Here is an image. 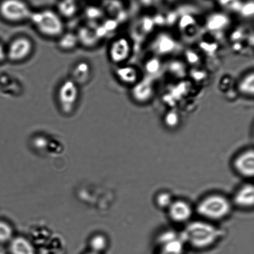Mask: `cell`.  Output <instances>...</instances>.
<instances>
[{
    "mask_svg": "<svg viewBox=\"0 0 254 254\" xmlns=\"http://www.w3.org/2000/svg\"><path fill=\"white\" fill-rule=\"evenodd\" d=\"M181 236L186 245L195 250H202L217 243L223 237V231L207 221H190L186 224Z\"/></svg>",
    "mask_w": 254,
    "mask_h": 254,
    "instance_id": "6da1fadb",
    "label": "cell"
},
{
    "mask_svg": "<svg viewBox=\"0 0 254 254\" xmlns=\"http://www.w3.org/2000/svg\"><path fill=\"white\" fill-rule=\"evenodd\" d=\"M233 208L230 199L222 194L212 193L199 201L195 211L201 220L213 223L227 218Z\"/></svg>",
    "mask_w": 254,
    "mask_h": 254,
    "instance_id": "7a4b0ae2",
    "label": "cell"
},
{
    "mask_svg": "<svg viewBox=\"0 0 254 254\" xmlns=\"http://www.w3.org/2000/svg\"><path fill=\"white\" fill-rule=\"evenodd\" d=\"M30 21L40 34L47 37H59L64 32L62 17L51 9L32 11Z\"/></svg>",
    "mask_w": 254,
    "mask_h": 254,
    "instance_id": "3957f363",
    "label": "cell"
},
{
    "mask_svg": "<svg viewBox=\"0 0 254 254\" xmlns=\"http://www.w3.org/2000/svg\"><path fill=\"white\" fill-rule=\"evenodd\" d=\"M57 101L62 113H73L79 100V86L71 79L62 82L57 91Z\"/></svg>",
    "mask_w": 254,
    "mask_h": 254,
    "instance_id": "277c9868",
    "label": "cell"
},
{
    "mask_svg": "<svg viewBox=\"0 0 254 254\" xmlns=\"http://www.w3.org/2000/svg\"><path fill=\"white\" fill-rule=\"evenodd\" d=\"M32 11L22 0H3L0 4V15L12 23L29 20Z\"/></svg>",
    "mask_w": 254,
    "mask_h": 254,
    "instance_id": "5b68a950",
    "label": "cell"
},
{
    "mask_svg": "<svg viewBox=\"0 0 254 254\" xmlns=\"http://www.w3.org/2000/svg\"><path fill=\"white\" fill-rule=\"evenodd\" d=\"M33 49L34 44L28 37H16L6 48V59L12 62L23 61L31 56Z\"/></svg>",
    "mask_w": 254,
    "mask_h": 254,
    "instance_id": "8992f818",
    "label": "cell"
},
{
    "mask_svg": "<svg viewBox=\"0 0 254 254\" xmlns=\"http://www.w3.org/2000/svg\"><path fill=\"white\" fill-rule=\"evenodd\" d=\"M234 170L245 178H253L254 175V153L253 149L241 152L233 162Z\"/></svg>",
    "mask_w": 254,
    "mask_h": 254,
    "instance_id": "52a82bcc",
    "label": "cell"
},
{
    "mask_svg": "<svg viewBox=\"0 0 254 254\" xmlns=\"http://www.w3.org/2000/svg\"><path fill=\"white\" fill-rule=\"evenodd\" d=\"M167 211L171 221L185 225L190 222L193 214L192 206L188 201L183 200H174Z\"/></svg>",
    "mask_w": 254,
    "mask_h": 254,
    "instance_id": "ba28073f",
    "label": "cell"
},
{
    "mask_svg": "<svg viewBox=\"0 0 254 254\" xmlns=\"http://www.w3.org/2000/svg\"><path fill=\"white\" fill-rule=\"evenodd\" d=\"M233 206L250 210L254 205V187L253 183H248L241 186L231 200Z\"/></svg>",
    "mask_w": 254,
    "mask_h": 254,
    "instance_id": "9c48e42d",
    "label": "cell"
},
{
    "mask_svg": "<svg viewBox=\"0 0 254 254\" xmlns=\"http://www.w3.org/2000/svg\"><path fill=\"white\" fill-rule=\"evenodd\" d=\"M129 42L124 37L117 39L112 42L109 49V56L112 61L120 64L125 61L129 53Z\"/></svg>",
    "mask_w": 254,
    "mask_h": 254,
    "instance_id": "30bf717a",
    "label": "cell"
},
{
    "mask_svg": "<svg viewBox=\"0 0 254 254\" xmlns=\"http://www.w3.org/2000/svg\"><path fill=\"white\" fill-rule=\"evenodd\" d=\"M91 76L90 65L85 61L75 64L71 72V80L78 86L88 83Z\"/></svg>",
    "mask_w": 254,
    "mask_h": 254,
    "instance_id": "8fae6325",
    "label": "cell"
},
{
    "mask_svg": "<svg viewBox=\"0 0 254 254\" xmlns=\"http://www.w3.org/2000/svg\"><path fill=\"white\" fill-rule=\"evenodd\" d=\"M76 34L78 36L79 44L88 47L96 46L100 39L98 30L91 29L89 27H81Z\"/></svg>",
    "mask_w": 254,
    "mask_h": 254,
    "instance_id": "7c38bea8",
    "label": "cell"
},
{
    "mask_svg": "<svg viewBox=\"0 0 254 254\" xmlns=\"http://www.w3.org/2000/svg\"><path fill=\"white\" fill-rule=\"evenodd\" d=\"M10 251L12 254H36L32 244L22 237H17L12 240Z\"/></svg>",
    "mask_w": 254,
    "mask_h": 254,
    "instance_id": "4fadbf2b",
    "label": "cell"
},
{
    "mask_svg": "<svg viewBox=\"0 0 254 254\" xmlns=\"http://www.w3.org/2000/svg\"><path fill=\"white\" fill-rule=\"evenodd\" d=\"M58 38V46L62 51H72L79 44L78 36L74 32H64Z\"/></svg>",
    "mask_w": 254,
    "mask_h": 254,
    "instance_id": "5bb4252c",
    "label": "cell"
},
{
    "mask_svg": "<svg viewBox=\"0 0 254 254\" xmlns=\"http://www.w3.org/2000/svg\"><path fill=\"white\" fill-rule=\"evenodd\" d=\"M59 15L61 16L71 17L77 12V5L74 0H62L58 4Z\"/></svg>",
    "mask_w": 254,
    "mask_h": 254,
    "instance_id": "9a60e30c",
    "label": "cell"
},
{
    "mask_svg": "<svg viewBox=\"0 0 254 254\" xmlns=\"http://www.w3.org/2000/svg\"><path fill=\"white\" fill-rule=\"evenodd\" d=\"M174 200L173 196L168 191H161L157 194L155 203L159 208L167 210L173 203Z\"/></svg>",
    "mask_w": 254,
    "mask_h": 254,
    "instance_id": "2e32d148",
    "label": "cell"
},
{
    "mask_svg": "<svg viewBox=\"0 0 254 254\" xmlns=\"http://www.w3.org/2000/svg\"><path fill=\"white\" fill-rule=\"evenodd\" d=\"M116 76L121 81L126 84L134 81V70L131 67H119L116 71Z\"/></svg>",
    "mask_w": 254,
    "mask_h": 254,
    "instance_id": "e0dca14e",
    "label": "cell"
},
{
    "mask_svg": "<svg viewBox=\"0 0 254 254\" xmlns=\"http://www.w3.org/2000/svg\"><path fill=\"white\" fill-rule=\"evenodd\" d=\"M107 240L103 236L97 235L91 241V247L93 252L99 253L106 248Z\"/></svg>",
    "mask_w": 254,
    "mask_h": 254,
    "instance_id": "ac0fdd59",
    "label": "cell"
},
{
    "mask_svg": "<svg viewBox=\"0 0 254 254\" xmlns=\"http://www.w3.org/2000/svg\"><path fill=\"white\" fill-rule=\"evenodd\" d=\"M12 230L8 224L0 221V243L7 242L11 240Z\"/></svg>",
    "mask_w": 254,
    "mask_h": 254,
    "instance_id": "d6986e66",
    "label": "cell"
},
{
    "mask_svg": "<svg viewBox=\"0 0 254 254\" xmlns=\"http://www.w3.org/2000/svg\"><path fill=\"white\" fill-rule=\"evenodd\" d=\"M218 1L225 8L236 11H240L243 2L242 0H218Z\"/></svg>",
    "mask_w": 254,
    "mask_h": 254,
    "instance_id": "ffe728a7",
    "label": "cell"
},
{
    "mask_svg": "<svg viewBox=\"0 0 254 254\" xmlns=\"http://www.w3.org/2000/svg\"><path fill=\"white\" fill-rule=\"evenodd\" d=\"M86 14L89 19L97 20L101 18L103 16V11L99 7L91 6L87 8Z\"/></svg>",
    "mask_w": 254,
    "mask_h": 254,
    "instance_id": "44dd1931",
    "label": "cell"
},
{
    "mask_svg": "<svg viewBox=\"0 0 254 254\" xmlns=\"http://www.w3.org/2000/svg\"><path fill=\"white\" fill-rule=\"evenodd\" d=\"M254 5L253 0H248L247 1H243L240 11L244 16H250L254 13Z\"/></svg>",
    "mask_w": 254,
    "mask_h": 254,
    "instance_id": "7402d4cb",
    "label": "cell"
},
{
    "mask_svg": "<svg viewBox=\"0 0 254 254\" xmlns=\"http://www.w3.org/2000/svg\"><path fill=\"white\" fill-rule=\"evenodd\" d=\"M174 114L175 113H171L166 116V124L169 128H174L178 124V116L177 114Z\"/></svg>",
    "mask_w": 254,
    "mask_h": 254,
    "instance_id": "603a6c76",
    "label": "cell"
},
{
    "mask_svg": "<svg viewBox=\"0 0 254 254\" xmlns=\"http://www.w3.org/2000/svg\"><path fill=\"white\" fill-rule=\"evenodd\" d=\"M138 1L142 6L149 7L158 6L163 0H138Z\"/></svg>",
    "mask_w": 254,
    "mask_h": 254,
    "instance_id": "cb8c5ba5",
    "label": "cell"
},
{
    "mask_svg": "<svg viewBox=\"0 0 254 254\" xmlns=\"http://www.w3.org/2000/svg\"><path fill=\"white\" fill-rule=\"evenodd\" d=\"M6 60V48L0 42V64Z\"/></svg>",
    "mask_w": 254,
    "mask_h": 254,
    "instance_id": "d4e9b609",
    "label": "cell"
},
{
    "mask_svg": "<svg viewBox=\"0 0 254 254\" xmlns=\"http://www.w3.org/2000/svg\"><path fill=\"white\" fill-rule=\"evenodd\" d=\"M86 254H99L96 253H94V252H93V251H92V252L89 253H87Z\"/></svg>",
    "mask_w": 254,
    "mask_h": 254,
    "instance_id": "484cf974",
    "label": "cell"
},
{
    "mask_svg": "<svg viewBox=\"0 0 254 254\" xmlns=\"http://www.w3.org/2000/svg\"><path fill=\"white\" fill-rule=\"evenodd\" d=\"M74 1H75V0H74Z\"/></svg>",
    "mask_w": 254,
    "mask_h": 254,
    "instance_id": "4316f807",
    "label": "cell"
}]
</instances>
